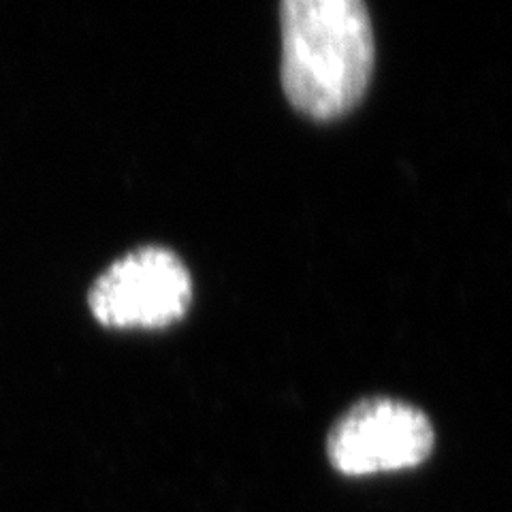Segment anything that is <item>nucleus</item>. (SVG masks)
<instances>
[{"label":"nucleus","instance_id":"obj_3","mask_svg":"<svg viewBox=\"0 0 512 512\" xmlns=\"http://www.w3.org/2000/svg\"><path fill=\"white\" fill-rule=\"evenodd\" d=\"M434 442V427L423 410L391 397H367L335 421L327 457L346 476L399 472L421 466Z\"/></svg>","mask_w":512,"mask_h":512},{"label":"nucleus","instance_id":"obj_1","mask_svg":"<svg viewBox=\"0 0 512 512\" xmlns=\"http://www.w3.org/2000/svg\"><path fill=\"white\" fill-rule=\"evenodd\" d=\"M286 99L314 120L355 107L374 71V28L361 0H284L280 5Z\"/></svg>","mask_w":512,"mask_h":512},{"label":"nucleus","instance_id":"obj_2","mask_svg":"<svg viewBox=\"0 0 512 512\" xmlns=\"http://www.w3.org/2000/svg\"><path fill=\"white\" fill-rule=\"evenodd\" d=\"M190 301V271L165 246H141L122 254L88 291L94 318L116 329L167 327L188 312Z\"/></svg>","mask_w":512,"mask_h":512}]
</instances>
